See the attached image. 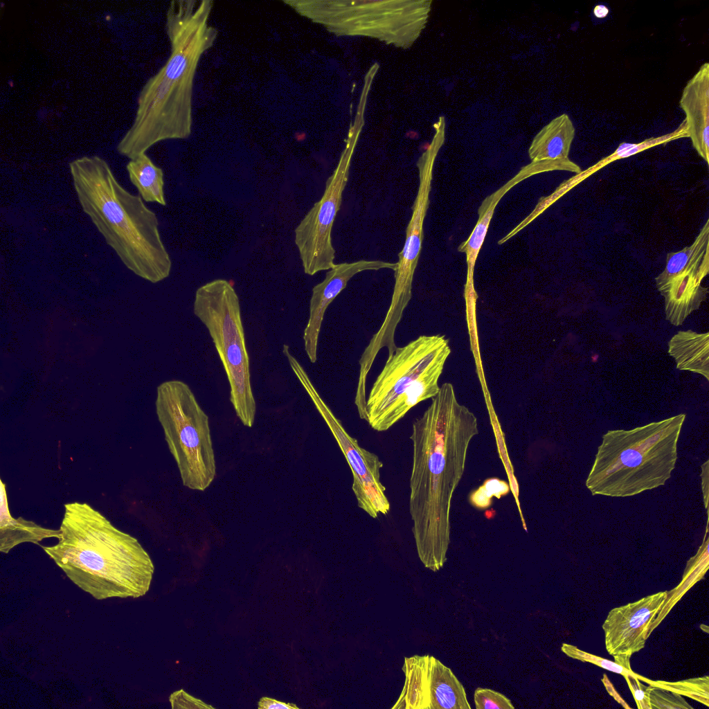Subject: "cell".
Returning a JSON list of instances; mask_svg holds the SVG:
<instances>
[{"label":"cell","mask_w":709,"mask_h":709,"mask_svg":"<svg viewBox=\"0 0 709 709\" xmlns=\"http://www.w3.org/2000/svg\"><path fill=\"white\" fill-rule=\"evenodd\" d=\"M551 172L549 165L544 161H531L522 167L519 172L481 203L478 210V218L468 238L458 247L464 253L467 262V280H474V273L478 253L485 241L494 210L503 197L514 186L533 175Z\"/></svg>","instance_id":"obj_18"},{"label":"cell","mask_w":709,"mask_h":709,"mask_svg":"<svg viewBox=\"0 0 709 709\" xmlns=\"http://www.w3.org/2000/svg\"><path fill=\"white\" fill-rule=\"evenodd\" d=\"M701 486L703 496L704 505L708 513V460H706L701 466Z\"/></svg>","instance_id":"obj_33"},{"label":"cell","mask_w":709,"mask_h":709,"mask_svg":"<svg viewBox=\"0 0 709 709\" xmlns=\"http://www.w3.org/2000/svg\"><path fill=\"white\" fill-rule=\"evenodd\" d=\"M510 491V484L499 478H489L469 495V502L474 508L485 510L492 505V497L498 499L506 496Z\"/></svg>","instance_id":"obj_27"},{"label":"cell","mask_w":709,"mask_h":709,"mask_svg":"<svg viewBox=\"0 0 709 709\" xmlns=\"http://www.w3.org/2000/svg\"><path fill=\"white\" fill-rule=\"evenodd\" d=\"M686 137H689L688 129L687 122L685 119H684L679 127L670 133L656 137L647 138L637 143L626 142L621 143L612 154L602 159L587 170L581 171V172L577 174L575 177L579 183L590 176L591 174L600 170L602 168L613 161L627 158L653 147L666 144L669 142Z\"/></svg>","instance_id":"obj_24"},{"label":"cell","mask_w":709,"mask_h":709,"mask_svg":"<svg viewBox=\"0 0 709 709\" xmlns=\"http://www.w3.org/2000/svg\"><path fill=\"white\" fill-rule=\"evenodd\" d=\"M60 537V530L43 528L22 517L15 519L10 514L6 491V485L1 481L0 550L8 553L21 543L31 542L39 544L42 539Z\"/></svg>","instance_id":"obj_21"},{"label":"cell","mask_w":709,"mask_h":709,"mask_svg":"<svg viewBox=\"0 0 709 709\" xmlns=\"http://www.w3.org/2000/svg\"><path fill=\"white\" fill-rule=\"evenodd\" d=\"M193 313L208 330L230 386V402L242 423L253 425L256 402L252 391L249 357L240 302L232 285L216 279L199 287Z\"/></svg>","instance_id":"obj_7"},{"label":"cell","mask_w":709,"mask_h":709,"mask_svg":"<svg viewBox=\"0 0 709 709\" xmlns=\"http://www.w3.org/2000/svg\"><path fill=\"white\" fill-rule=\"evenodd\" d=\"M647 683L655 687L670 690L681 696L689 697L707 707L709 706L708 676L694 677L674 682L649 679Z\"/></svg>","instance_id":"obj_25"},{"label":"cell","mask_w":709,"mask_h":709,"mask_svg":"<svg viewBox=\"0 0 709 709\" xmlns=\"http://www.w3.org/2000/svg\"><path fill=\"white\" fill-rule=\"evenodd\" d=\"M352 151L345 150L325 182L324 192L294 231L305 273L314 276L334 265L335 249L332 230L340 209L349 177Z\"/></svg>","instance_id":"obj_13"},{"label":"cell","mask_w":709,"mask_h":709,"mask_svg":"<svg viewBox=\"0 0 709 709\" xmlns=\"http://www.w3.org/2000/svg\"><path fill=\"white\" fill-rule=\"evenodd\" d=\"M433 138L417 162L419 186L412 206V215L406 230L403 248L395 271V285L390 306L379 330L373 334L365 353L376 358L383 348L388 354L396 349L395 332L405 308L412 297L413 276L417 267L424 237L423 226L430 203L433 172L437 155L445 141V120L443 118L433 125Z\"/></svg>","instance_id":"obj_10"},{"label":"cell","mask_w":709,"mask_h":709,"mask_svg":"<svg viewBox=\"0 0 709 709\" xmlns=\"http://www.w3.org/2000/svg\"><path fill=\"white\" fill-rule=\"evenodd\" d=\"M667 596V591H660L609 612L602 629L606 649L616 663L631 669L630 657L644 648L651 624Z\"/></svg>","instance_id":"obj_15"},{"label":"cell","mask_w":709,"mask_h":709,"mask_svg":"<svg viewBox=\"0 0 709 709\" xmlns=\"http://www.w3.org/2000/svg\"><path fill=\"white\" fill-rule=\"evenodd\" d=\"M258 708L259 709H271V708H279V709H298V708L293 703H287L277 701L274 699L264 697H262L259 702Z\"/></svg>","instance_id":"obj_32"},{"label":"cell","mask_w":709,"mask_h":709,"mask_svg":"<svg viewBox=\"0 0 709 709\" xmlns=\"http://www.w3.org/2000/svg\"><path fill=\"white\" fill-rule=\"evenodd\" d=\"M609 13L607 6L602 4L596 5L593 8V14L598 19L605 18Z\"/></svg>","instance_id":"obj_35"},{"label":"cell","mask_w":709,"mask_h":709,"mask_svg":"<svg viewBox=\"0 0 709 709\" xmlns=\"http://www.w3.org/2000/svg\"><path fill=\"white\" fill-rule=\"evenodd\" d=\"M709 272V219L693 242L666 255L663 271L655 278L664 298L666 320L674 326L683 323L706 298L708 289L701 282Z\"/></svg>","instance_id":"obj_12"},{"label":"cell","mask_w":709,"mask_h":709,"mask_svg":"<svg viewBox=\"0 0 709 709\" xmlns=\"http://www.w3.org/2000/svg\"><path fill=\"white\" fill-rule=\"evenodd\" d=\"M478 420L445 383L412 425L409 513L418 555L433 572L443 567L451 544V508L463 476Z\"/></svg>","instance_id":"obj_1"},{"label":"cell","mask_w":709,"mask_h":709,"mask_svg":"<svg viewBox=\"0 0 709 709\" xmlns=\"http://www.w3.org/2000/svg\"><path fill=\"white\" fill-rule=\"evenodd\" d=\"M679 105L688 135L699 155L709 163V64L703 63L683 88Z\"/></svg>","instance_id":"obj_17"},{"label":"cell","mask_w":709,"mask_h":709,"mask_svg":"<svg viewBox=\"0 0 709 709\" xmlns=\"http://www.w3.org/2000/svg\"><path fill=\"white\" fill-rule=\"evenodd\" d=\"M649 685L652 709H693L681 695L666 689Z\"/></svg>","instance_id":"obj_28"},{"label":"cell","mask_w":709,"mask_h":709,"mask_svg":"<svg viewBox=\"0 0 709 709\" xmlns=\"http://www.w3.org/2000/svg\"><path fill=\"white\" fill-rule=\"evenodd\" d=\"M296 377L321 415L345 458L352 474V489L359 508L373 519L386 515L391 509L380 481L383 463L378 456L361 447L345 429L341 422L320 396L307 373L290 352L285 354Z\"/></svg>","instance_id":"obj_11"},{"label":"cell","mask_w":709,"mask_h":709,"mask_svg":"<svg viewBox=\"0 0 709 709\" xmlns=\"http://www.w3.org/2000/svg\"><path fill=\"white\" fill-rule=\"evenodd\" d=\"M668 354L680 370L690 371L709 381V333L679 331L668 342Z\"/></svg>","instance_id":"obj_20"},{"label":"cell","mask_w":709,"mask_h":709,"mask_svg":"<svg viewBox=\"0 0 709 709\" xmlns=\"http://www.w3.org/2000/svg\"><path fill=\"white\" fill-rule=\"evenodd\" d=\"M450 353L443 334L420 335L397 347L366 397L364 420L373 429L386 431L415 406L435 397Z\"/></svg>","instance_id":"obj_6"},{"label":"cell","mask_w":709,"mask_h":709,"mask_svg":"<svg viewBox=\"0 0 709 709\" xmlns=\"http://www.w3.org/2000/svg\"><path fill=\"white\" fill-rule=\"evenodd\" d=\"M213 3L211 0L170 2L165 23L170 54L139 93L133 122L116 146L120 155L132 159L159 142L190 136L197 69L218 36L210 24Z\"/></svg>","instance_id":"obj_2"},{"label":"cell","mask_w":709,"mask_h":709,"mask_svg":"<svg viewBox=\"0 0 709 709\" xmlns=\"http://www.w3.org/2000/svg\"><path fill=\"white\" fill-rule=\"evenodd\" d=\"M631 690L638 709H652L649 701L650 685L645 686L638 679L629 676H624Z\"/></svg>","instance_id":"obj_30"},{"label":"cell","mask_w":709,"mask_h":709,"mask_svg":"<svg viewBox=\"0 0 709 709\" xmlns=\"http://www.w3.org/2000/svg\"><path fill=\"white\" fill-rule=\"evenodd\" d=\"M601 681H602V683L604 684V685L605 686V688H606L607 691L608 692V693L618 703L621 704L623 708H626V709H630L631 708L630 706H628V704L622 699L620 695L618 693V692L615 689L614 686L613 685V684L611 683V681L608 679V677H607L606 674H603V676H602Z\"/></svg>","instance_id":"obj_34"},{"label":"cell","mask_w":709,"mask_h":709,"mask_svg":"<svg viewBox=\"0 0 709 709\" xmlns=\"http://www.w3.org/2000/svg\"><path fill=\"white\" fill-rule=\"evenodd\" d=\"M686 415L680 413L602 437L585 481L592 495L629 497L664 485L678 458Z\"/></svg>","instance_id":"obj_5"},{"label":"cell","mask_w":709,"mask_h":709,"mask_svg":"<svg viewBox=\"0 0 709 709\" xmlns=\"http://www.w3.org/2000/svg\"><path fill=\"white\" fill-rule=\"evenodd\" d=\"M708 522H707L705 536L701 545L696 555L688 562L682 582L676 588L671 591H667L665 601L651 624L649 630V636L685 593L704 577L708 568Z\"/></svg>","instance_id":"obj_23"},{"label":"cell","mask_w":709,"mask_h":709,"mask_svg":"<svg viewBox=\"0 0 709 709\" xmlns=\"http://www.w3.org/2000/svg\"><path fill=\"white\" fill-rule=\"evenodd\" d=\"M57 544L45 553L96 600L137 598L150 589L152 561L138 541L86 503L64 505Z\"/></svg>","instance_id":"obj_3"},{"label":"cell","mask_w":709,"mask_h":709,"mask_svg":"<svg viewBox=\"0 0 709 709\" xmlns=\"http://www.w3.org/2000/svg\"><path fill=\"white\" fill-rule=\"evenodd\" d=\"M126 170L130 182L144 201L166 205L163 172L146 153L129 159Z\"/></svg>","instance_id":"obj_22"},{"label":"cell","mask_w":709,"mask_h":709,"mask_svg":"<svg viewBox=\"0 0 709 709\" xmlns=\"http://www.w3.org/2000/svg\"><path fill=\"white\" fill-rule=\"evenodd\" d=\"M300 15L339 35H365L407 48L429 18L431 0L287 1Z\"/></svg>","instance_id":"obj_8"},{"label":"cell","mask_w":709,"mask_h":709,"mask_svg":"<svg viewBox=\"0 0 709 709\" xmlns=\"http://www.w3.org/2000/svg\"><path fill=\"white\" fill-rule=\"evenodd\" d=\"M403 689L393 709H470L465 690L452 670L433 656L404 658Z\"/></svg>","instance_id":"obj_14"},{"label":"cell","mask_w":709,"mask_h":709,"mask_svg":"<svg viewBox=\"0 0 709 709\" xmlns=\"http://www.w3.org/2000/svg\"><path fill=\"white\" fill-rule=\"evenodd\" d=\"M397 262L360 260L352 262L334 264L325 274L323 280L312 288L309 314L303 332L306 354L312 364L317 361L319 334L325 312L335 298L345 288L349 280L358 273L388 269L395 271Z\"/></svg>","instance_id":"obj_16"},{"label":"cell","mask_w":709,"mask_h":709,"mask_svg":"<svg viewBox=\"0 0 709 709\" xmlns=\"http://www.w3.org/2000/svg\"><path fill=\"white\" fill-rule=\"evenodd\" d=\"M172 708H214L183 690L174 692L169 698Z\"/></svg>","instance_id":"obj_31"},{"label":"cell","mask_w":709,"mask_h":709,"mask_svg":"<svg viewBox=\"0 0 709 709\" xmlns=\"http://www.w3.org/2000/svg\"><path fill=\"white\" fill-rule=\"evenodd\" d=\"M575 135V128L568 114L555 117L533 138L528 149L531 161H550L560 170L579 174L581 168L569 158Z\"/></svg>","instance_id":"obj_19"},{"label":"cell","mask_w":709,"mask_h":709,"mask_svg":"<svg viewBox=\"0 0 709 709\" xmlns=\"http://www.w3.org/2000/svg\"><path fill=\"white\" fill-rule=\"evenodd\" d=\"M561 650L570 658L592 663L610 672L621 674L623 677L629 676L638 679L640 681H645V683H647L649 680V679L634 672L631 669H628L618 663L588 653L580 649L575 645L563 643Z\"/></svg>","instance_id":"obj_26"},{"label":"cell","mask_w":709,"mask_h":709,"mask_svg":"<svg viewBox=\"0 0 709 709\" xmlns=\"http://www.w3.org/2000/svg\"><path fill=\"white\" fill-rule=\"evenodd\" d=\"M156 411L183 484L204 491L215 476L208 417L185 382L172 379L157 387Z\"/></svg>","instance_id":"obj_9"},{"label":"cell","mask_w":709,"mask_h":709,"mask_svg":"<svg viewBox=\"0 0 709 709\" xmlns=\"http://www.w3.org/2000/svg\"><path fill=\"white\" fill-rule=\"evenodd\" d=\"M476 709H514L511 701L503 694L486 688H477L474 694Z\"/></svg>","instance_id":"obj_29"},{"label":"cell","mask_w":709,"mask_h":709,"mask_svg":"<svg viewBox=\"0 0 709 709\" xmlns=\"http://www.w3.org/2000/svg\"><path fill=\"white\" fill-rule=\"evenodd\" d=\"M69 170L81 209L124 266L152 283L168 278L172 262L157 217L142 198L126 190L100 156L76 158Z\"/></svg>","instance_id":"obj_4"}]
</instances>
